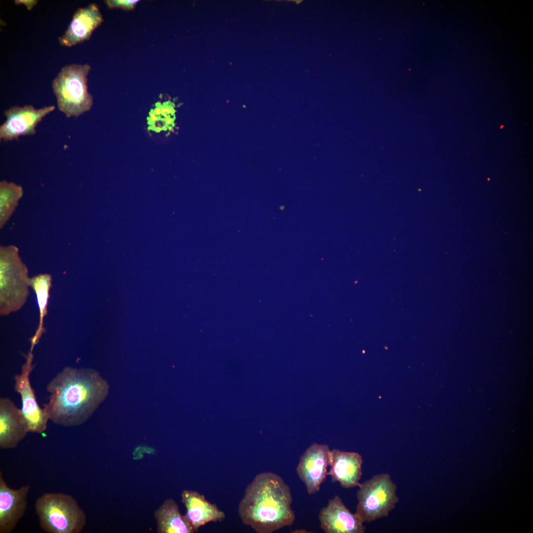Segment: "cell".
<instances>
[{
    "label": "cell",
    "mask_w": 533,
    "mask_h": 533,
    "mask_svg": "<svg viewBox=\"0 0 533 533\" xmlns=\"http://www.w3.org/2000/svg\"><path fill=\"white\" fill-rule=\"evenodd\" d=\"M50 395L43 410L54 423L65 426L82 424L106 399L109 385L96 370L66 367L49 382Z\"/></svg>",
    "instance_id": "6da1fadb"
},
{
    "label": "cell",
    "mask_w": 533,
    "mask_h": 533,
    "mask_svg": "<svg viewBox=\"0 0 533 533\" xmlns=\"http://www.w3.org/2000/svg\"><path fill=\"white\" fill-rule=\"evenodd\" d=\"M292 495L282 478L263 472L247 486L238 506L241 520L257 533H272L292 526L295 514Z\"/></svg>",
    "instance_id": "7a4b0ae2"
},
{
    "label": "cell",
    "mask_w": 533,
    "mask_h": 533,
    "mask_svg": "<svg viewBox=\"0 0 533 533\" xmlns=\"http://www.w3.org/2000/svg\"><path fill=\"white\" fill-rule=\"evenodd\" d=\"M35 509L41 529L47 533H80L86 515L72 495L46 493L36 500Z\"/></svg>",
    "instance_id": "3957f363"
},
{
    "label": "cell",
    "mask_w": 533,
    "mask_h": 533,
    "mask_svg": "<svg viewBox=\"0 0 533 533\" xmlns=\"http://www.w3.org/2000/svg\"><path fill=\"white\" fill-rule=\"evenodd\" d=\"M90 70L88 64L65 65L52 81L58 108L67 118L77 117L89 111L93 105V98L87 86Z\"/></svg>",
    "instance_id": "277c9868"
},
{
    "label": "cell",
    "mask_w": 533,
    "mask_h": 533,
    "mask_svg": "<svg viewBox=\"0 0 533 533\" xmlns=\"http://www.w3.org/2000/svg\"><path fill=\"white\" fill-rule=\"evenodd\" d=\"M28 268L14 245L0 247V314L6 316L20 309L29 295Z\"/></svg>",
    "instance_id": "5b68a950"
},
{
    "label": "cell",
    "mask_w": 533,
    "mask_h": 533,
    "mask_svg": "<svg viewBox=\"0 0 533 533\" xmlns=\"http://www.w3.org/2000/svg\"><path fill=\"white\" fill-rule=\"evenodd\" d=\"M358 486L355 513L364 523L387 517L399 501L397 485L388 473L375 475Z\"/></svg>",
    "instance_id": "8992f818"
},
{
    "label": "cell",
    "mask_w": 533,
    "mask_h": 533,
    "mask_svg": "<svg viewBox=\"0 0 533 533\" xmlns=\"http://www.w3.org/2000/svg\"><path fill=\"white\" fill-rule=\"evenodd\" d=\"M55 109L53 105L36 109L31 105H25L5 110L3 114L6 119L0 126V140H18L21 136L36 134L38 124Z\"/></svg>",
    "instance_id": "52a82bcc"
},
{
    "label": "cell",
    "mask_w": 533,
    "mask_h": 533,
    "mask_svg": "<svg viewBox=\"0 0 533 533\" xmlns=\"http://www.w3.org/2000/svg\"><path fill=\"white\" fill-rule=\"evenodd\" d=\"M33 358V351L30 350L26 356V361L22 366L20 374L14 377V389L21 396V410L29 432L41 434L46 429L49 419L43 408L39 406L30 383V375L34 369Z\"/></svg>",
    "instance_id": "ba28073f"
},
{
    "label": "cell",
    "mask_w": 533,
    "mask_h": 533,
    "mask_svg": "<svg viewBox=\"0 0 533 533\" xmlns=\"http://www.w3.org/2000/svg\"><path fill=\"white\" fill-rule=\"evenodd\" d=\"M330 451L327 445L313 443L300 458L297 473L309 495L319 492L328 475Z\"/></svg>",
    "instance_id": "9c48e42d"
},
{
    "label": "cell",
    "mask_w": 533,
    "mask_h": 533,
    "mask_svg": "<svg viewBox=\"0 0 533 533\" xmlns=\"http://www.w3.org/2000/svg\"><path fill=\"white\" fill-rule=\"evenodd\" d=\"M320 528L326 533H364V522L346 506L341 498L335 495L318 516Z\"/></svg>",
    "instance_id": "30bf717a"
},
{
    "label": "cell",
    "mask_w": 533,
    "mask_h": 533,
    "mask_svg": "<svg viewBox=\"0 0 533 533\" xmlns=\"http://www.w3.org/2000/svg\"><path fill=\"white\" fill-rule=\"evenodd\" d=\"M31 487H9L0 471V533H11L24 516Z\"/></svg>",
    "instance_id": "8fae6325"
},
{
    "label": "cell",
    "mask_w": 533,
    "mask_h": 533,
    "mask_svg": "<svg viewBox=\"0 0 533 533\" xmlns=\"http://www.w3.org/2000/svg\"><path fill=\"white\" fill-rule=\"evenodd\" d=\"M103 20V15L95 3L77 9L66 30L59 37L60 44L72 47L89 39Z\"/></svg>",
    "instance_id": "7c38bea8"
},
{
    "label": "cell",
    "mask_w": 533,
    "mask_h": 533,
    "mask_svg": "<svg viewBox=\"0 0 533 533\" xmlns=\"http://www.w3.org/2000/svg\"><path fill=\"white\" fill-rule=\"evenodd\" d=\"M29 432L21 409L10 399H0V448H15Z\"/></svg>",
    "instance_id": "4fadbf2b"
},
{
    "label": "cell",
    "mask_w": 533,
    "mask_h": 533,
    "mask_svg": "<svg viewBox=\"0 0 533 533\" xmlns=\"http://www.w3.org/2000/svg\"><path fill=\"white\" fill-rule=\"evenodd\" d=\"M363 458L357 452L333 449L330 451L329 471L332 481L343 488L358 486L362 475Z\"/></svg>",
    "instance_id": "5bb4252c"
},
{
    "label": "cell",
    "mask_w": 533,
    "mask_h": 533,
    "mask_svg": "<svg viewBox=\"0 0 533 533\" xmlns=\"http://www.w3.org/2000/svg\"><path fill=\"white\" fill-rule=\"evenodd\" d=\"M181 497L186 509L185 515L194 532L207 523L220 522L226 518L224 512L216 504L210 502L204 495L196 491L185 490Z\"/></svg>",
    "instance_id": "9a60e30c"
},
{
    "label": "cell",
    "mask_w": 533,
    "mask_h": 533,
    "mask_svg": "<svg viewBox=\"0 0 533 533\" xmlns=\"http://www.w3.org/2000/svg\"><path fill=\"white\" fill-rule=\"evenodd\" d=\"M158 533H193V529L173 499L165 500L154 513Z\"/></svg>",
    "instance_id": "2e32d148"
},
{
    "label": "cell",
    "mask_w": 533,
    "mask_h": 533,
    "mask_svg": "<svg viewBox=\"0 0 533 533\" xmlns=\"http://www.w3.org/2000/svg\"><path fill=\"white\" fill-rule=\"evenodd\" d=\"M51 281V276L47 273L40 274L30 278V287L34 290L36 294L39 313L38 329L31 339V347L32 348H34L35 346L38 343L44 330L43 321L47 313Z\"/></svg>",
    "instance_id": "e0dca14e"
},
{
    "label": "cell",
    "mask_w": 533,
    "mask_h": 533,
    "mask_svg": "<svg viewBox=\"0 0 533 533\" xmlns=\"http://www.w3.org/2000/svg\"><path fill=\"white\" fill-rule=\"evenodd\" d=\"M22 186L6 181L0 182V228L7 223L23 195Z\"/></svg>",
    "instance_id": "ac0fdd59"
},
{
    "label": "cell",
    "mask_w": 533,
    "mask_h": 533,
    "mask_svg": "<svg viewBox=\"0 0 533 533\" xmlns=\"http://www.w3.org/2000/svg\"><path fill=\"white\" fill-rule=\"evenodd\" d=\"M138 1V0H107L105 3L111 9L119 8L129 10L133 9Z\"/></svg>",
    "instance_id": "d6986e66"
},
{
    "label": "cell",
    "mask_w": 533,
    "mask_h": 533,
    "mask_svg": "<svg viewBox=\"0 0 533 533\" xmlns=\"http://www.w3.org/2000/svg\"><path fill=\"white\" fill-rule=\"evenodd\" d=\"M37 0H15L14 3L17 5L23 4L28 10H31L38 3Z\"/></svg>",
    "instance_id": "ffe728a7"
}]
</instances>
